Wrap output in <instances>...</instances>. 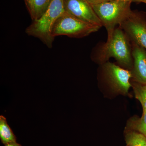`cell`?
Instances as JSON below:
<instances>
[{
	"instance_id": "obj_12",
	"label": "cell",
	"mask_w": 146,
	"mask_h": 146,
	"mask_svg": "<svg viewBox=\"0 0 146 146\" xmlns=\"http://www.w3.org/2000/svg\"><path fill=\"white\" fill-rule=\"evenodd\" d=\"M125 138L127 146H146V137L137 131L125 130Z\"/></svg>"
},
{
	"instance_id": "obj_9",
	"label": "cell",
	"mask_w": 146,
	"mask_h": 146,
	"mask_svg": "<svg viewBox=\"0 0 146 146\" xmlns=\"http://www.w3.org/2000/svg\"><path fill=\"white\" fill-rule=\"evenodd\" d=\"M125 130L137 131L146 137V110L143 109L140 117L135 116L128 120Z\"/></svg>"
},
{
	"instance_id": "obj_6",
	"label": "cell",
	"mask_w": 146,
	"mask_h": 146,
	"mask_svg": "<svg viewBox=\"0 0 146 146\" xmlns=\"http://www.w3.org/2000/svg\"><path fill=\"white\" fill-rule=\"evenodd\" d=\"M131 43L146 50V13L133 11L119 25Z\"/></svg>"
},
{
	"instance_id": "obj_16",
	"label": "cell",
	"mask_w": 146,
	"mask_h": 146,
	"mask_svg": "<svg viewBox=\"0 0 146 146\" xmlns=\"http://www.w3.org/2000/svg\"><path fill=\"white\" fill-rule=\"evenodd\" d=\"M5 145V146H22L21 144L18 143L17 142L9 143L6 144Z\"/></svg>"
},
{
	"instance_id": "obj_18",
	"label": "cell",
	"mask_w": 146,
	"mask_h": 146,
	"mask_svg": "<svg viewBox=\"0 0 146 146\" xmlns=\"http://www.w3.org/2000/svg\"><path fill=\"white\" fill-rule=\"evenodd\" d=\"M139 3H144L146 4V0H139V1L138 2Z\"/></svg>"
},
{
	"instance_id": "obj_3",
	"label": "cell",
	"mask_w": 146,
	"mask_h": 146,
	"mask_svg": "<svg viewBox=\"0 0 146 146\" xmlns=\"http://www.w3.org/2000/svg\"><path fill=\"white\" fill-rule=\"evenodd\" d=\"M130 2L112 0L99 4L91 5L102 25L107 31V39L111 38L116 26L123 23L130 15Z\"/></svg>"
},
{
	"instance_id": "obj_5",
	"label": "cell",
	"mask_w": 146,
	"mask_h": 146,
	"mask_svg": "<svg viewBox=\"0 0 146 146\" xmlns=\"http://www.w3.org/2000/svg\"><path fill=\"white\" fill-rule=\"evenodd\" d=\"M101 65L102 78L110 89L116 94L127 95L132 86L131 71L109 61Z\"/></svg>"
},
{
	"instance_id": "obj_15",
	"label": "cell",
	"mask_w": 146,
	"mask_h": 146,
	"mask_svg": "<svg viewBox=\"0 0 146 146\" xmlns=\"http://www.w3.org/2000/svg\"><path fill=\"white\" fill-rule=\"evenodd\" d=\"M25 1L28 9L29 10V9L30 8L31 6L33 0H25Z\"/></svg>"
},
{
	"instance_id": "obj_19",
	"label": "cell",
	"mask_w": 146,
	"mask_h": 146,
	"mask_svg": "<svg viewBox=\"0 0 146 146\" xmlns=\"http://www.w3.org/2000/svg\"><path fill=\"white\" fill-rule=\"evenodd\" d=\"M126 146H127V145H126Z\"/></svg>"
},
{
	"instance_id": "obj_7",
	"label": "cell",
	"mask_w": 146,
	"mask_h": 146,
	"mask_svg": "<svg viewBox=\"0 0 146 146\" xmlns=\"http://www.w3.org/2000/svg\"><path fill=\"white\" fill-rule=\"evenodd\" d=\"M64 5L67 13L82 21L102 27L92 5L86 0H64Z\"/></svg>"
},
{
	"instance_id": "obj_11",
	"label": "cell",
	"mask_w": 146,
	"mask_h": 146,
	"mask_svg": "<svg viewBox=\"0 0 146 146\" xmlns=\"http://www.w3.org/2000/svg\"><path fill=\"white\" fill-rule=\"evenodd\" d=\"M52 0H33L29 12L33 21L39 19L44 13Z\"/></svg>"
},
{
	"instance_id": "obj_4",
	"label": "cell",
	"mask_w": 146,
	"mask_h": 146,
	"mask_svg": "<svg viewBox=\"0 0 146 146\" xmlns=\"http://www.w3.org/2000/svg\"><path fill=\"white\" fill-rule=\"evenodd\" d=\"M101 27L99 26L82 21L65 11L55 23L52 34L54 37L65 35L80 38L96 32Z\"/></svg>"
},
{
	"instance_id": "obj_1",
	"label": "cell",
	"mask_w": 146,
	"mask_h": 146,
	"mask_svg": "<svg viewBox=\"0 0 146 146\" xmlns=\"http://www.w3.org/2000/svg\"><path fill=\"white\" fill-rule=\"evenodd\" d=\"M92 56L93 60L100 65L113 58L120 67L130 71L133 68L131 44L120 27L116 28L111 38L108 39L100 48H97Z\"/></svg>"
},
{
	"instance_id": "obj_10",
	"label": "cell",
	"mask_w": 146,
	"mask_h": 146,
	"mask_svg": "<svg viewBox=\"0 0 146 146\" xmlns=\"http://www.w3.org/2000/svg\"><path fill=\"white\" fill-rule=\"evenodd\" d=\"M0 139L4 145L16 142V137L8 125L6 119L3 115L0 116Z\"/></svg>"
},
{
	"instance_id": "obj_8",
	"label": "cell",
	"mask_w": 146,
	"mask_h": 146,
	"mask_svg": "<svg viewBox=\"0 0 146 146\" xmlns=\"http://www.w3.org/2000/svg\"><path fill=\"white\" fill-rule=\"evenodd\" d=\"M131 43L133 59L131 70L132 80L146 84V50L136 44Z\"/></svg>"
},
{
	"instance_id": "obj_17",
	"label": "cell",
	"mask_w": 146,
	"mask_h": 146,
	"mask_svg": "<svg viewBox=\"0 0 146 146\" xmlns=\"http://www.w3.org/2000/svg\"><path fill=\"white\" fill-rule=\"evenodd\" d=\"M120 1H123L124 2H130L132 3V2H138L139 0H120Z\"/></svg>"
},
{
	"instance_id": "obj_2",
	"label": "cell",
	"mask_w": 146,
	"mask_h": 146,
	"mask_svg": "<svg viewBox=\"0 0 146 146\" xmlns=\"http://www.w3.org/2000/svg\"><path fill=\"white\" fill-rule=\"evenodd\" d=\"M65 12L64 0H52L43 15L27 27L26 33L38 38L51 48L55 38L52 34L53 27L56 20Z\"/></svg>"
},
{
	"instance_id": "obj_14",
	"label": "cell",
	"mask_w": 146,
	"mask_h": 146,
	"mask_svg": "<svg viewBox=\"0 0 146 146\" xmlns=\"http://www.w3.org/2000/svg\"><path fill=\"white\" fill-rule=\"evenodd\" d=\"M91 5H95L99 4L106 2L112 0H86Z\"/></svg>"
},
{
	"instance_id": "obj_13",
	"label": "cell",
	"mask_w": 146,
	"mask_h": 146,
	"mask_svg": "<svg viewBox=\"0 0 146 146\" xmlns=\"http://www.w3.org/2000/svg\"><path fill=\"white\" fill-rule=\"evenodd\" d=\"M131 84L135 98L141 104L143 109L146 110V84L133 81Z\"/></svg>"
}]
</instances>
